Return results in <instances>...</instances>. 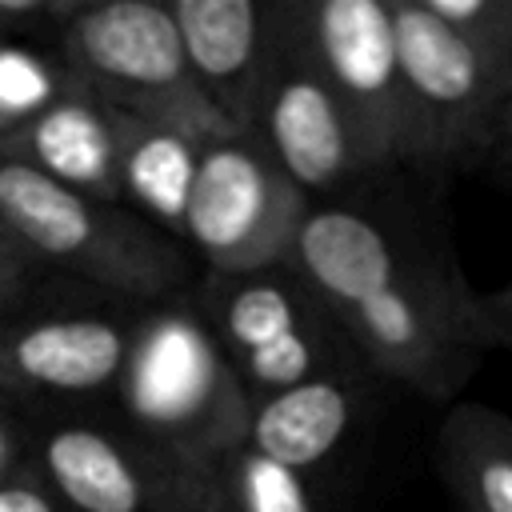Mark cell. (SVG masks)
Listing matches in <instances>:
<instances>
[{
	"instance_id": "obj_1",
	"label": "cell",
	"mask_w": 512,
	"mask_h": 512,
	"mask_svg": "<svg viewBox=\"0 0 512 512\" xmlns=\"http://www.w3.org/2000/svg\"><path fill=\"white\" fill-rule=\"evenodd\" d=\"M292 264L380 384L448 404L480 368L476 288L440 220V188L388 172L312 200Z\"/></svg>"
},
{
	"instance_id": "obj_2",
	"label": "cell",
	"mask_w": 512,
	"mask_h": 512,
	"mask_svg": "<svg viewBox=\"0 0 512 512\" xmlns=\"http://www.w3.org/2000/svg\"><path fill=\"white\" fill-rule=\"evenodd\" d=\"M108 404L132 436L200 484L248 440L252 404L184 292L140 312Z\"/></svg>"
},
{
	"instance_id": "obj_3",
	"label": "cell",
	"mask_w": 512,
	"mask_h": 512,
	"mask_svg": "<svg viewBox=\"0 0 512 512\" xmlns=\"http://www.w3.org/2000/svg\"><path fill=\"white\" fill-rule=\"evenodd\" d=\"M0 224L28 260L64 284L156 304L200 276L188 248L124 204L72 192L0 156Z\"/></svg>"
},
{
	"instance_id": "obj_4",
	"label": "cell",
	"mask_w": 512,
	"mask_h": 512,
	"mask_svg": "<svg viewBox=\"0 0 512 512\" xmlns=\"http://www.w3.org/2000/svg\"><path fill=\"white\" fill-rule=\"evenodd\" d=\"M184 296L212 332L248 404L316 376L364 368L344 328L292 260L240 276L200 272Z\"/></svg>"
},
{
	"instance_id": "obj_5",
	"label": "cell",
	"mask_w": 512,
	"mask_h": 512,
	"mask_svg": "<svg viewBox=\"0 0 512 512\" xmlns=\"http://www.w3.org/2000/svg\"><path fill=\"white\" fill-rule=\"evenodd\" d=\"M404 96L400 172L444 188L448 176L480 168L512 68L496 64L420 0H388Z\"/></svg>"
},
{
	"instance_id": "obj_6",
	"label": "cell",
	"mask_w": 512,
	"mask_h": 512,
	"mask_svg": "<svg viewBox=\"0 0 512 512\" xmlns=\"http://www.w3.org/2000/svg\"><path fill=\"white\" fill-rule=\"evenodd\" d=\"M64 284V280H60ZM148 304L64 284L0 320V400L20 412H76L112 400Z\"/></svg>"
},
{
	"instance_id": "obj_7",
	"label": "cell",
	"mask_w": 512,
	"mask_h": 512,
	"mask_svg": "<svg viewBox=\"0 0 512 512\" xmlns=\"http://www.w3.org/2000/svg\"><path fill=\"white\" fill-rule=\"evenodd\" d=\"M56 56L116 112L180 128L200 144L236 136L196 88L168 0H84L60 32Z\"/></svg>"
},
{
	"instance_id": "obj_8",
	"label": "cell",
	"mask_w": 512,
	"mask_h": 512,
	"mask_svg": "<svg viewBox=\"0 0 512 512\" xmlns=\"http://www.w3.org/2000/svg\"><path fill=\"white\" fill-rule=\"evenodd\" d=\"M312 200L268 160V152L236 132L200 148L184 248L200 272L240 276L288 264Z\"/></svg>"
},
{
	"instance_id": "obj_9",
	"label": "cell",
	"mask_w": 512,
	"mask_h": 512,
	"mask_svg": "<svg viewBox=\"0 0 512 512\" xmlns=\"http://www.w3.org/2000/svg\"><path fill=\"white\" fill-rule=\"evenodd\" d=\"M24 460L60 512H196L204 484L132 436L112 412H24Z\"/></svg>"
},
{
	"instance_id": "obj_10",
	"label": "cell",
	"mask_w": 512,
	"mask_h": 512,
	"mask_svg": "<svg viewBox=\"0 0 512 512\" xmlns=\"http://www.w3.org/2000/svg\"><path fill=\"white\" fill-rule=\"evenodd\" d=\"M300 44L376 176L400 172L404 96L388 0H300Z\"/></svg>"
},
{
	"instance_id": "obj_11",
	"label": "cell",
	"mask_w": 512,
	"mask_h": 512,
	"mask_svg": "<svg viewBox=\"0 0 512 512\" xmlns=\"http://www.w3.org/2000/svg\"><path fill=\"white\" fill-rule=\"evenodd\" d=\"M244 136H252L308 200L340 196L364 180H376L348 116L300 44V8L292 40L272 68Z\"/></svg>"
},
{
	"instance_id": "obj_12",
	"label": "cell",
	"mask_w": 512,
	"mask_h": 512,
	"mask_svg": "<svg viewBox=\"0 0 512 512\" xmlns=\"http://www.w3.org/2000/svg\"><path fill=\"white\" fill-rule=\"evenodd\" d=\"M300 0H168L196 88L248 132L260 92L292 40Z\"/></svg>"
},
{
	"instance_id": "obj_13",
	"label": "cell",
	"mask_w": 512,
	"mask_h": 512,
	"mask_svg": "<svg viewBox=\"0 0 512 512\" xmlns=\"http://www.w3.org/2000/svg\"><path fill=\"white\" fill-rule=\"evenodd\" d=\"M380 388L384 384L368 368H352L276 392L252 404L244 444L316 484V476L356 448Z\"/></svg>"
},
{
	"instance_id": "obj_14",
	"label": "cell",
	"mask_w": 512,
	"mask_h": 512,
	"mask_svg": "<svg viewBox=\"0 0 512 512\" xmlns=\"http://www.w3.org/2000/svg\"><path fill=\"white\" fill-rule=\"evenodd\" d=\"M0 156L72 192L120 204V112L80 84L12 132Z\"/></svg>"
},
{
	"instance_id": "obj_15",
	"label": "cell",
	"mask_w": 512,
	"mask_h": 512,
	"mask_svg": "<svg viewBox=\"0 0 512 512\" xmlns=\"http://www.w3.org/2000/svg\"><path fill=\"white\" fill-rule=\"evenodd\" d=\"M200 148L180 128L120 112V204L180 244Z\"/></svg>"
},
{
	"instance_id": "obj_16",
	"label": "cell",
	"mask_w": 512,
	"mask_h": 512,
	"mask_svg": "<svg viewBox=\"0 0 512 512\" xmlns=\"http://www.w3.org/2000/svg\"><path fill=\"white\" fill-rule=\"evenodd\" d=\"M436 468L464 512H512V416L452 400L436 428Z\"/></svg>"
},
{
	"instance_id": "obj_17",
	"label": "cell",
	"mask_w": 512,
	"mask_h": 512,
	"mask_svg": "<svg viewBox=\"0 0 512 512\" xmlns=\"http://www.w3.org/2000/svg\"><path fill=\"white\" fill-rule=\"evenodd\" d=\"M196 512H324L312 480L280 468L248 444L232 452L200 492Z\"/></svg>"
},
{
	"instance_id": "obj_18",
	"label": "cell",
	"mask_w": 512,
	"mask_h": 512,
	"mask_svg": "<svg viewBox=\"0 0 512 512\" xmlns=\"http://www.w3.org/2000/svg\"><path fill=\"white\" fill-rule=\"evenodd\" d=\"M76 84L80 80L64 68L56 48L0 44V144Z\"/></svg>"
},
{
	"instance_id": "obj_19",
	"label": "cell",
	"mask_w": 512,
	"mask_h": 512,
	"mask_svg": "<svg viewBox=\"0 0 512 512\" xmlns=\"http://www.w3.org/2000/svg\"><path fill=\"white\" fill-rule=\"evenodd\" d=\"M472 48L512 68V0H420Z\"/></svg>"
},
{
	"instance_id": "obj_20",
	"label": "cell",
	"mask_w": 512,
	"mask_h": 512,
	"mask_svg": "<svg viewBox=\"0 0 512 512\" xmlns=\"http://www.w3.org/2000/svg\"><path fill=\"white\" fill-rule=\"evenodd\" d=\"M84 0H0V44L56 48Z\"/></svg>"
},
{
	"instance_id": "obj_21",
	"label": "cell",
	"mask_w": 512,
	"mask_h": 512,
	"mask_svg": "<svg viewBox=\"0 0 512 512\" xmlns=\"http://www.w3.org/2000/svg\"><path fill=\"white\" fill-rule=\"evenodd\" d=\"M40 284H44V272L28 260V252L0 224V320H8L16 308H24Z\"/></svg>"
},
{
	"instance_id": "obj_22",
	"label": "cell",
	"mask_w": 512,
	"mask_h": 512,
	"mask_svg": "<svg viewBox=\"0 0 512 512\" xmlns=\"http://www.w3.org/2000/svg\"><path fill=\"white\" fill-rule=\"evenodd\" d=\"M472 316H476V336H480L484 356L512 352V276L492 292H476Z\"/></svg>"
},
{
	"instance_id": "obj_23",
	"label": "cell",
	"mask_w": 512,
	"mask_h": 512,
	"mask_svg": "<svg viewBox=\"0 0 512 512\" xmlns=\"http://www.w3.org/2000/svg\"><path fill=\"white\" fill-rule=\"evenodd\" d=\"M0 512H60V504L52 500L44 480L32 472V464L24 460L16 472L0 480Z\"/></svg>"
},
{
	"instance_id": "obj_24",
	"label": "cell",
	"mask_w": 512,
	"mask_h": 512,
	"mask_svg": "<svg viewBox=\"0 0 512 512\" xmlns=\"http://www.w3.org/2000/svg\"><path fill=\"white\" fill-rule=\"evenodd\" d=\"M480 168L492 172L504 188H512V80L504 88V100L496 108V120H492V136H488V148L480 156Z\"/></svg>"
},
{
	"instance_id": "obj_25",
	"label": "cell",
	"mask_w": 512,
	"mask_h": 512,
	"mask_svg": "<svg viewBox=\"0 0 512 512\" xmlns=\"http://www.w3.org/2000/svg\"><path fill=\"white\" fill-rule=\"evenodd\" d=\"M24 452H28L24 412L12 408L8 400H0V480L24 464Z\"/></svg>"
}]
</instances>
